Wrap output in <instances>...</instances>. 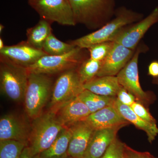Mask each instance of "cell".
Returning <instances> with one entry per match:
<instances>
[{
    "label": "cell",
    "mask_w": 158,
    "mask_h": 158,
    "mask_svg": "<svg viewBox=\"0 0 158 158\" xmlns=\"http://www.w3.org/2000/svg\"><path fill=\"white\" fill-rule=\"evenodd\" d=\"M33 120L27 146L36 156L50 147L65 127L51 110Z\"/></svg>",
    "instance_id": "cell-1"
},
{
    "label": "cell",
    "mask_w": 158,
    "mask_h": 158,
    "mask_svg": "<svg viewBox=\"0 0 158 158\" xmlns=\"http://www.w3.org/2000/svg\"><path fill=\"white\" fill-rule=\"evenodd\" d=\"M142 17L141 14L126 8H121L117 11L115 18L97 31L69 43L81 48L88 49L97 44L112 41L123 29L128 25L139 21Z\"/></svg>",
    "instance_id": "cell-2"
},
{
    "label": "cell",
    "mask_w": 158,
    "mask_h": 158,
    "mask_svg": "<svg viewBox=\"0 0 158 158\" xmlns=\"http://www.w3.org/2000/svg\"><path fill=\"white\" fill-rule=\"evenodd\" d=\"M77 23L88 28L103 27L113 14L114 0H69Z\"/></svg>",
    "instance_id": "cell-3"
},
{
    "label": "cell",
    "mask_w": 158,
    "mask_h": 158,
    "mask_svg": "<svg viewBox=\"0 0 158 158\" xmlns=\"http://www.w3.org/2000/svg\"><path fill=\"white\" fill-rule=\"evenodd\" d=\"M53 87L52 81L48 75L29 73L24 98L25 110L29 118L34 119L42 114L51 96Z\"/></svg>",
    "instance_id": "cell-4"
},
{
    "label": "cell",
    "mask_w": 158,
    "mask_h": 158,
    "mask_svg": "<svg viewBox=\"0 0 158 158\" xmlns=\"http://www.w3.org/2000/svg\"><path fill=\"white\" fill-rule=\"evenodd\" d=\"M29 74L27 68L1 59V92L12 101L20 102L24 100Z\"/></svg>",
    "instance_id": "cell-5"
},
{
    "label": "cell",
    "mask_w": 158,
    "mask_h": 158,
    "mask_svg": "<svg viewBox=\"0 0 158 158\" xmlns=\"http://www.w3.org/2000/svg\"><path fill=\"white\" fill-rule=\"evenodd\" d=\"M84 90V85L80 80L77 69L64 72L53 85L50 110L56 112L62 106L77 97Z\"/></svg>",
    "instance_id": "cell-6"
},
{
    "label": "cell",
    "mask_w": 158,
    "mask_h": 158,
    "mask_svg": "<svg viewBox=\"0 0 158 158\" xmlns=\"http://www.w3.org/2000/svg\"><path fill=\"white\" fill-rule=\"evenodd\" d=\"M76 47L67 53L59 56L46 55L27 68L29 73L50 75L77 68L84 61L83 50Z\"/></svg>",
    "instance_id": "cell-7"
},
{
    "label": "cell",
    "mask_w": 158,
    "mask_h": 158,
    "mask_svg": "<svg viewBox=\"0 0 158 158\" xmlns=\"http://www.w3.org/2000/svg\"><path fill=\"white\" fill-rule=\"evenodd\" d=\"M30 5L42 19L62 25L77 24L69 0H29Z\"/></svg>",
    "instance_id": "cell-8"
},
{
    "label": "cell",
    "mask_w": 158,
    "mask_h": 158,
    "mask_svg": "<svg viewBox=\"0 0 158 158\" xmlns=\"http://www.w3.org/2000/svg\"><path fill=\"white\" fill-rule=\"evenodd\" d=\"M141 49L135 51L131 59L117 75L119 84L135 97L136 101L140 102L145 106L149 104L152 98L141 88L139 82L138 61Z\"/></svg>",
    "instance_id": "cell-9"
},
{
    "label": "cell",
    "mask_w": 158,
    "mask_h": 158,
    "mask_svg": "<svg viewBox=\"0 0 158 158\" xmlns=\"http://www.w3.org/2000/svg\"><path fill=\"white\" fill-rule=\"evenodd\" d=\"M46 55L47 54L43 50L36 48L27 41L16 45L5 46L0 50L1 59L26 68Z\"/></svg>",
    "instance_id": "cell-10"
},
{
    "label": "cell",
    "mask_w": 158,
    "mask_h": 158,
    "mask_svg": "<svg viewBox=\"0 0 158 158\" xmlns=\"http://www.w3.org/2000/svg\"><path fill=\"white\" fill-rule=\"evenodd\" d=\"M158 22V6L144 19L129 28L123 29L113 39L117 43L131 50H135L141 38L148 29Z\"/></svg>",
    "instance_id": "cell-11"
},
{
    "label": "cell",
    "mask_w": 158,
    "mask_h": 158,
    "mask_svg": "<svg viewBox=\"0 0 158 158\" xmlns=\"http://www.w3.org/2000/svg\"><path fill=\"white\" fill-rule=\"evenodd\" d=\"M135 51L114 42L113 48L103 61L97 77L116 76L131 59Z\"/></svg>",
    "instance_id": "cell-12"
},
{
    "label": "cell",
    "mask_w": 158,
    "mask_h": 158,
    "mask_svg": "<svg viewBox=\"0 0 158 158\" xmlns=\"http://www.w3.org/2000/svg\"><path fill=\"white\" fill-rule=\"evenodd\" d=\"M71 137L68 155L73 158H83L94 130L85 120L79 122L69 127Z\"/></svg>",
    "instance_id": "cell-13"
},
{
    "label": "cell",
    "mask_w": 158,
    "mask_h": 158,
    "mask_svg": "<svg viewBox=\"0 0 158 158\" xmlns=\"http://www.w3.org/2000/svg\"><path fill=\"white\" fill-rule=\"evenodd\" d=\"M31 129L19 117L6 114L0 119V141L14 140L28 144Z\"/></svg>",
    "instance_id": "cell-14"
},
{
    "label": "cell",
    "mask_w": 158,
    "mask_h": 158,
    "mask_svg": "<svg viewBox=\"0 0 158 158\" xmlns=\"http://www.w3.org/2000/svg\"><path fill=\"white\" fill-rule=\"evenodd\" d=\"M85 121L94 131L122 127L129 123L120 116L114 106H109L91 113Z\"/></svg>",
    "instance_id": "cell-15"
},
{
    "label": "cell",
    "mask_w": 158,
    "mask_h": 158,
    "mask_svg": "<svg viewBox=\"0 0 158 158\" xmlns=\"http://www.w3.org/2000/svg\"><path fill=\"white\" fill-rule=\"evenodd\" d=\"M55 112L59 121L66 127L79 122L85 121L91 114L88 107L78 96Z\"/></svg>",
    "instance_id": "cell-16"
},
{
    "label": "cell",
    "mask_w": 158,
    "mask_h": 158,
    "mask_svg": "<svg viewBox=\"0 0 158 158\" xmlns=\"http://www.w3.org/2000/svg\"><path fill=\"white\" fill-rule=\"evenodd\" d=\"M121 127L104 129L94 131L84 158H101L116 138Z\"/></svg>",
    "instance_id": "cell-17"
},
{
    "label": "cell",
    "mask_w": 158,
    "mask_h": 158,
    "mask_svg": "<svg viewBox=\"0 0 158 158\" xmlns=\"http://www.w3.org/2000/svg\"><path fill=\"white\" fill-rule=\"evenodd\" d=\"M113 106L122 117L146 133L149 142L154 141L158 135L157 125L144 121L133 111L131 106L123 104L116 98Z\"/></svg>",
    "instance_id": "cell-18"
},
{
    "label": "cell",
    "mask_w": 158,
    "mask_h": 158,
    "mask_svg": "<svg viewBox=\"0 0 158 158\" xmlns=\"http://www.w3.org/2000/svg\"><path fill=\"white\" fill-rule=\"evenodd\" d=\"M121 87L117 77L110 76L96 77L84 85V89L108 97H116Z\"/></svg>",
    "instance_id": "cell-19"
},
{
    "label": "cell",
    "mask_w": 158,
    "mask_h": 158,
    "mask_svg": "<svg viewBox=\"0 0 158 158\" xmlns=\"http://www.w3.org/2000/svg\"><path fill=\"white\" fill-rule=\"evenodd\" d=\"M71 137L69 128L64 127L50 147L39 154L40 158H68Z\"/></svg>",
    "instance_id": "cell-20"
},
{
    "label": "cell",
    "mask_w": 158,
    "mask_h": 158,
    "mask_svg": "<svg viewBox=\"0 0 158 158\" xmlns=\"http://www.w3.org/2000/svg\"><path fill=\"white\" fill-rule=\"evenodd\" d=\"M50 23L45 20L41 19L34 27L28 29L27 42L36 48L42 50L47 38L52 33Z\"/></svg>",
    "instance_id": "cell-21"
},
{
    "label": "cell",
    "mask_w": 158,
    "mask_h": 158,
    "mask_svg": "<svg viewBox=\"0 0 158 158\" xmlns=\"http://www.w3.org/2000/svg\"><path fill=\"white\" fill-rule=\"evenodd\" d=\"M88 107L90 113L109 106H113L116 97L102 96L85 89L78 96Z\"/></svg>",
    "instance_id": "cell-22"
},
{
    "label": "cell",
    "mask_w": 158,
    "mask_h": 158,
    "mask_svg": "<svg viewBox=\"0 0 158 158\" xmlns=\"http://www.w3.org/2000/svg\"><path fill=\"white\" fill-rule=\"evenodd\" d=\"M103 62L89 59H85L77 68L78 73L83 85L97 77L101 68Z\"/></svg>",
    "instance_id": "cell-23"
},
{
    "label": "cell",
    "mask_w": 158,
    "mask_h": 158,
    "mask_svg": "<svg viewBox=\"0 0 158 158\" xmlns=\"http://www.w3.org/2000/svg\"><path fill=\"white\" fill-rule=\"evenodd\" d=\"M77 47L59 40L51 33L44 44L43 50L48 55L59 56L69 52Z\"/></svg>",
    "instance_id": "cell-24"
},
{
    "label": "cell",
    "mask_w": 158,
    "mask_h": 158,
    "mask_svg": "<svg viewBox=\"0 0 158 158\" xmlns=\"http://www.w3.org/2000/svg\"><path fill=\"white\" fill-rule=\"evenodd\" d=\"M27 145L25 142L14 140L0 141V158H20Z\"/></svg>",
    "instance_id": "cell-25"
},
{
    "label": "cell",
    "mask_w": 158,
    "mask_h": 158,
    "mask_svg": "<svg viewBox=\"0 0 158 158\" xmlns=\"http://www.w3.org/2000/svg\"><path fill=\"white\" fill-rule=\"evenodd\" d=\"M114 42L106 41L97 44L88 48L90 58L97 61L103 62L113 48Z\"/></svg>",
    "instance_id": "cell-26"
},
{
    "label": "cell",
    "mask_w": 158,
    "mask_h": 158,
    "mask_svg": "<svg viewBox=\"0 0 158 158\" xmlns=\"http://www.w3.org/2000/svg\"><path fill=\"white\" fill-rule=\"evenodd\" d=\"M125 145L116 137L101 158H124Z\"/></svg>",
    "instance_id": "cell-27"
},
{
    "label": "cell",
    "mask_w": 158,
    "mask_h": 158,
    "mask_svg": "<svg viewBox=\"0 0 158 158\" xmlns=\"http://www.w3.org/2000/svg\"><path fill=\"white\" fill-rule=\"evenodd\" d=\"M131 108L133 111L138 116L151 124L157 125L156 121L144 105L140 102L135 101L131 106Z\"/></svg>",
    "instance_id": "cell-28"
},
{
    "label": "cell",
    "mask_w": 158,
    "mask_h": 158,
    "mask_svg": "<svg viewBox=\"0 0 158 158\" xmlns=\"http://www.w3.org/2000/svg\"><path fill=\"white\" fill-rule=\"evenodd\" d=\"M116 98L123 104L127 105L130 106L136 101L135 96L122 86L118 90Z\"/></svg>",
    "instance_id": "cell-29"
},
{
    "label": "cell",
    "mask_w": 158,
    "mask_h": 158,
    "mask_svg": "<svg viewBox=\"0 0 158 158\" xmlns=\"http://www.w3.org/2000/svg\"><path fill=\"white\" fill-rule=\"evenodd\" d=\"M124 158H156L148 152H138L125 145Z\"/></svg>",
    "instance_id": "cell-30"
},
{
    "label": "cell",
    "mask_w": 158,
    "mask_h": 158,
    "mask_svg": "<svg viewBox=\"0 0 158 158\" xmlns=\"http://www.w3.org/2000/svg\"><path fill=\"white\" fill-rule=\"evenodd\" d=\"M148 74L155 78H158V61H154L151 62L148 66Z\"/></svg>",
    "instance_id": "cell-31"
},
{
    "label": "cell",
    "mask_w": 158,
    "mask_h": 158,
    "mask_svg": "<svg viewBox=\"0 0 158 158\" xmlns=\"http://www.w3.org/2000/svg\"><path fill=\"white\" fill-rule=\"evenodd\" d=\"M20 158H40L39 155L34 156L31 154L27 145L25 147L21 154Z\"/></svg>",
    "instance_id": "cell-32"
},
{
    "label": "cell",
    "mask_w": 158,
    "mask_h": 158,
    "mask_svg": "<svg viewBox=\"0 0 158 158\" xmlns=\"http://www.w3.org/2000/svg\"><path fill=\"white\" fill-rule=\"evenodd\" d=\"M5 46L4 45L2 39V38H0V50L2 49Z\"/></svg>",
    "instance_id": "cell-33"
},
{
    "label": "cell",
    "mask_w": 158,
    "mask_h": 158,
    "mask_svg": "<svg viewBox=\"0 0 158 158\" xmlns=\"http://www.w3.org/2000/svg\"><path fill=\"white\" fill-rule=\"evenodd\" d=\"M153 82L155 84L158 85V78H156L153 80Z\"/></svg>",
    "instance_id": "cell-34"
},
{
    "label": "cell",
    "mask_w": 158,
    "mask_h": 158,
    "mask_svg": "<svg viewBox=\"0 0 158 158\" xmlns=\"http://www.w3.org/2000/svg\"><path fill=\"white\" fill-rule=\"evenodd\" d=\"M4 28L5 27H4L3 25H0V32H1V33H2V32L3 31V29H4Z\"/></svg>",
    "instance_id": "cell-35"
},
{
    "label": "cell",
    "mask_w": 158,
    "mask_h": 158,
    "mask_svg": "<svg viewBox=\"0 0 158 158\" xmlns=\"http://www.w3.org/2000/svg\"><path fill=\"white\" fill-rule=\"evenodd\" d=\"M68 158H72V157H70V156H69Z\"/></svg>",
    "instance_id": "cell-36"
}]
</instances>
